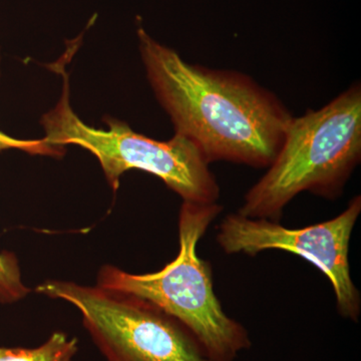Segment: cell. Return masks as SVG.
Wrapping results in <instances>:
<instances>
[{"label":"cell","instance_id":"cell-4","mask_svg":"<svg viewBox=\"0 0 361 361\" xmlns=\"http://www.w3.org/2000/svg\"><path fill=\"white\" fill-rule=\"evenodd\" d=\"M66 63L52 65L63 77V94L52 110L42 116L44 141L54 147L73 145L96 156L114 191L127 171L140 170L160 178L183 202L215 204L220 187L200 151L186 137L175 135L157 141L132 130L118 118H106L108 129L90 127L78 118L70 103Z\"/></svg>","mask_w":361,"mask_h":361},{"label":"cell","instance_id":"cell-3","mask_svg":"<svg viewBox=\"0 0 361 361\" xmlns=\"http://www.w3.org/2000/svg\"><path fill=\"white\" fill-rule=\"evenodd\" d=\"M222 211L218 203L183 202L180 248L172 262L146 274L104 265L97 274V285L154 304L182 323L214 361H235L240 353L250 348V337L241 323L223 310L214 291L212 268L197 251L199 241Z\"/></svg>","mask_w":361,"mask_h":361},{"label":"cell","instance_id":"cell-6","mask_svg":"<svg viewBox=\"0 0 361 361\" xmlns=\"http://www.w3.org/2000/svg\"><path fill=\"white\" fill-rule=\"evenodd\" d=\"M360 213V195L353 197L336 218L299 229L232 213L221 221L216 240L227 254L254 257L261 252L280 250L305 259L329 278L339 314L357 322L361 296L351 278L349 244Z\"/></svg>","mask_w":361,"mask_h":361},{"label":"cell","instance_id":"cell-5","mask_svg":"<svg viewBox=\"0 0 361 361\" xmlns=\"http://www.w3.org/2000/svg\"><path fill=\"white\" fill-rule=\"evenodd\" d=\"M35 291L77 308L106 361H214L182 323L144 299L63 280Z\"/></svg>","mask_w":361,"mask_h":361},{"label":"cell","instance_id":"cell-8","mask_svg":"<svg viewBox=\"0 0 361 361\" xmlns=\"http://www.w3.org/2000/svg\"><path fill=\"white\" fill-rule=\"evenodd\" d=\"M23 283L20 262L13 252H0V303L7 305L20 301L30 293Z\"/></svg>","mask_w":361,"mask_h":361},{"label":"cell","instance_id":"cell-2","mask_svg":"<svg viewBox=\"0 0 361 361\" xmlns=\"http://www.w3.org/2000/svg\"><path fill=\"white\" fill-rule=\"evenodd\" d=\"M360 160L361 85L355 82L319 110L292 118L276 157L238 213L279 222L303 192L336 200Z\"/></svg>","mask_w":361,"mask_h":361},{"label":"cell","instance_id":"cell-1","mask_svg":"<svg viewBox=\"0 0 361 361\" xmlns=\"http://www.w3.org/2000/svg\"><path fill=\"white\" fill-rule=\"evenodd\" d=\"M137 35L147 78L175 135L193 142L209 165L269 167L294 118L276 94L245 73L188 63L140 23Z\"/></svg>","mask_w":361,"mask_h":361},{"label":"cell","instance_id":"cell-7","mask_svg":"<svg viewBox=\"0 0 361 361\" xmlns=\"http://www.w3.org/2000/svg\"><path fill=\"white\" fill-rule=\"evenodd\" d=\"M78 350L77 338L56 331L39 348H0V361H73Z\"/></svg>","mask_w":361,"mask_h":361},{"label":"cell","instance_id":"cell-9","mask_svg":"<svg viewBox=\"0 0 361 361\" xmlns=\"http://www.w3.org/2000/svg\"><path fill=\"white\" fill-rule=\"evenodd\" d=\"M6 149H20L32 155L61 157L65 154V148L54 147L42 140H18L4 134L0 130V152Z\"/></svg>","mask_w":361,"mask_h":361},{"label":"cell","instance_id":"cell-10","mask_svg":"<svg viewBox=\"0 0 361 361\" xmlns=\"http://www.w3.org/2000/svg\"><path fill=\"white\" fill-rule=\"evenodd\" d=\"M0 66H1V56H0Z\"/></svg>","mask_w":361,"mask_h":361}]
</instances>
